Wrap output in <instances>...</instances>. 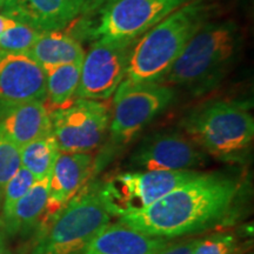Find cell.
Segmentation results:
<instances>
[{"label":"cell","mask_w":254,"mask_h":254,"mask_svg":"<svg viewBox=\"0 0 254 254\" xmlns=\"http://www.w3.org/2000/svg\"><path fill=\"white\" fill-rule=\"evenodd\" d=\"M27 53L44 69L66 64L82 63L85 57L80 40L67 30L43 32Z\"/></svg>","instance_id":"ac0fdd59"},{"label":"cell","mask_w":254,"mask_h":254,"mask_svg":"<svg viewBox=\"0 0 254 254\" xmlns=\"http://www.w3.org/2000/svg\"><path fill=\"white\" fill-rule=\"evenodd\" d=\"M190 0H114L97 17L69 25L78 40H136Z\"/></svg>","instance_id":"8992f818"},{"label":"cell","mask_w":254,"mask_h":254,"mask_svg":"<svg viewBox=\"0 0 254 254\" xmlns=\"http://www.w3.org/2000/svg\"><path fill=\"white\" fill-rule=\"evenodd\" d=\"M2 2H4V0H0V7H1V5H2Z\"/></svg>","instance_id":"4dcf8cb0"},{"label":"cell","mask_w":254,"mask_h":254,"mask_svg":"<svg viewBox=\"0 0 254 254\" xmlns=\"http://www.w3.org/2000/svg\"><path fill=\"white\" fill-rule=\"evenodd\" d=\"M111 218L98 184H87L50 226L39 232L31 254H81Z\"/></svg>","instance_id":"5b68a950"},{"label":"cell","mask_w":254,"mask_h":254,"mask_svg":"<svg viewBox=\"0 0 254 254\" xmlns=\"http://www.w3.org/2000/svg\"><path fill=\"white\" fill-rule=\"evenodd\" d=\"M239 190L237 178L200 172L147 208L120 217L119 222L148 236L173 240L221 222L231 212Z\"/></svg>","instance_id":"6da1fadb"},{"label":"cell","mask_w":254,"mask_h":254,"mask_svg":"<svg viewBox=\"0 0 254 254\" xmlns=\"http://www.w3.org/2000/svg\"><path fill=\"white\" fill-rule=\"evenodd\" d=\"M45 100V69L28 53L0 51V104Z\"/></svg>","instance_id":"4fadbf2b"},{"label":"cell","mask_w":254,"mask_h":254,"mask_svg":"<svg viewBox=\"0 0 254 254\" xmlns=\"http://www.w3.org/2000/svg\"><path fill=\"white\" fill-rule=\"evenodd\" d=\"M52 134L60 152L93 153L109 133L111 110L104 101L74 98L50 111Z\"/></svg>","instance_id":"9c48e42d"},{"label":"cell","mask_w":254,"mask_h":254,"mask_svg":"<svg viewBox=\"0 0 254 254\" xmlns=\"http://www.w3.org/2000/svg\"><path fill=\"white\" fill-rule=\"evenodd\" d=\"M182 126L206 154L224 163L244 161L253 144V116L236 101L214 100L201 105L185 117Z\"/></svg>","instance_id":"277c9868"},{"label":"cell","mask_w":254,"mask_h":254,"mask_svg":"<svg viewBox=\"0 0 254 254\" xmlns=\"http://www.w3.org/2000/svg\"><path fill=\"white\" fill-rule=\"evenodd\" d=\"M95 166L97 160L93 153L60 152L50 176L49 198L38 231L49 227L65 206L87 185Z\"/></svg>","instance_id":"7c38bea8"},{"label":"cell","mask_w":254,"mask_h":254,"mask_svg":"<svg viewBox=\"0 0 254 254\" xmlns=\"http://www.w3.org/2000/svg\"><path fill=\"white\" fill-rule=\"evenodd\" d=\"M0 230H1V201H0Z\"/></svg>","instance_id":"f1b7e54d"},{"label":"cell","mask_w":254,"mask_h":254,"mask_svg":"<svg viewBox=\"0 0 254 254\" xmlns=\"http://www.w3.org/2000/svg\"><path fill=\"white\" fill-rule=\"evenodd\" d=\"M36 178L26 168L20 167L17 173L6 184L1 196V218L9 213L12 207L17 204L36 183Z\"/></svg>","instance_id":"7402d4cb"},{"label":"cell","mask_w":254,"mask_h":254,"mask_svg":"<svg viewBox=\"0 0 254 254\" xmlns=\"http://www.w3.org/2000/svg\"><path fill=\"white\" fill-rule=\"evenodd\" d=\"M39 36L40 32L15 21L13 26L0 36V51L27 53Z\"/></svg>","instance_id":"44dd1931"},{"label":"cell","mask_w":254,"mask_h":254,"mask_svg":"<svg viewBox=\"0 0 254 254\" xmlns=\"http://www.w3.org/2000/svg\"><path fill=\"white\" fill-rule=\"evenodd\" d=\"M241 47L239 25L232 20H209L189 41L163 82L193 95L208 93L227 77L239 60Z\"/></svg>","instance_id":"7a4b0ae2"},{"label":"cell","mask_w":254,"mask_h":254,"mask_svg":"<svg viewBox=\"0 0 254 254\" xmlns=\"http://www.w3.org/2000/svg\"><path fill=\"white\" fill-rule=\"evenodd\" d=\"M81 63L66 64L45 68L46 100L49 111L59 109L71 103L77 94L80 80Z\"/></svg>","instance_id":"d6986e66"},{"label":"cell","mask_w":254,"mask_h":254,"mask_svg":"<svg viewBox=\"0 0 254 254\" xmlns=\"http://www.w3.org/2000/svg\"><path fill=\"white\" fill-rule=\"evenodd\" d=\"M60 150L52 132L20 147L21 167L26 168L36 180L50 177Z\"/></svg>","instance_id":"ffe728a7"},{"label":"cell","mask_w":254,"mask_h":254,"mask_svg":"<svg viewBox=\"0 0 254 254\" xmlns=\"http://www.w3.org/2000/svg\"><path fill=\"white\" fill-rule=\"evenodd\" d=\"M4 15L40 33L66 30L80 14L77 0H4Z\"/></svg>","instance_id":"5bb4252c"},{"label":"cell","mask_w":254,"mask_h":254,"mask_svg":"<svg viewBox=\"0 0 254 254\" xmlns=\"http://www.w3.org/2000/svg\"><path fill=\"white\" fill-rule=\"evenodd\" d=\"M212 0H190L139 38L133 47L126 78L163 82L189 41L211 20Z\"/></svg>","instance_id":"3957f363"},{"label":"cell","mask_w":254,"mask_h":254,"mask_svg":"<svg viewBox=\"0 0 254 254\" xmlns=\"http://www.w3.org/2000/svg\"><path fill=\"white\" fill-rule=\"evenodd\" d=\"M136 40H94L82 59L75 98L99 101L112 98L126 78L129 58Z\"/></svg>","instance_id":"30bf717a"},{"label":"cell","mask_w":254,"mask_h":254,"mask_svg":"<svg viewBox=\"0 0 254 254\" xmlns=\"http://www.w3.org/2000/svg\"><path fill=\"white\" fill-rule=\"evenodd\" d=\"M50 177L37 180L30 190L1 218V231L8 237H26L39 226L49 198Z\"/></svg>","instance_id":"e0dca14e"},{"label":"cell","mask_w":254,"mask_h":254,"mask_svg":"<svg viewBox=\"0 0 254 254\" xmlns=\"http://www.w3.org/2000/svg\"><path fill=\"white\" fill-rule=\"evenodd\" d=\"M21 167L20 147L0 138V201L2 192L11 178Z\"/></svg>","instance_id":"cb8c5ba5"},{"label":"cell","mask_w":254,"mask_h":254,"mask_svg":"<svg viewBox=\"0 0 254 254\" xmlns=\"http://www.w3.org/2000/svg\"><path fill=\"white\" fill-rule=\"evenodd\" d=\"M0 254H12L11 250L6 244L4 233H2L1 230H0Z\"/></svg>","instance_id":"83f0119b"},{"label":"cell","mask_w":254,"mask_h":254,"mask_svg":"<svg viewBox=\"0 0 254 254\" xmlns=\"http://www.w3.org/2000/svg\"><path fill=\"white\" fill-rule=\"evenodd\" d=\"M171 243V239L148 236L118 221L103 228L81 254H155Z\"/></svg>","instance_id":"2e32d148"},{"label":"cell","mask_w":254,"mask_h":254,"mask_svg":"<svg viewBox=\"0 0 254 254\" xmlns=\"http://www.w3.org/2000/svg\"><path fill=\"white\" fill-rule=\"evenodd\" d=\"M14 24H15L14 20L7 18L4 14H0V36H1L6 30H8L9 27L13 26Z\"/></svg>","instance_id":"4316f807"},{"label":"cell","mask_w":254,"mask_h":254,"mask_svg":"<svg viewBox=\"0 0 254 254\" xmlns=\"http://www.w3.org/2000/svg\"><path fill=\"white\" fill-rule=\"evenodd\" d=\"M77 2L79 4V6H80V8H81V5H82V2H84V0H77Z\"/></svg>","instance_id":"f546056e"},{"label":"cell","mask_w":254,"mask_h":254,"mask_svg":"<svg viewBox=\"0 0 254 254\" xmlns=\"http://www.w3.org/2000/svg\"><path fill=\"white\" fill-rule=\"evenodd\" d=\"M240 251L238 237L228 232L198 239L192 254H240Z\"/></svg>","instance_id":"603a6c76"},{"label":"cell","mask_w":254,"mask_h":254,"mask_svg":"<svg viewBox=\"0 0 254 254\" xmlns=\"http://www.w3.org/2000/svg\"><path fill=\"white\" fill-rule=\"evenodd\" d=\"M207 154L185 133L158 132L140 142L129 158L135 171H192Z\"/></svg>","instance_id":"8fae6325"},{"label":"cell","mask_w":254,"mask_h":254,"mask_svg":"<svg viewBox=\"0 0 254 254\" xmlns=\"http://www.w3.org/2000/svg\"><path fill=\"white\" fill-rule=\"evenodd\" d=\"M114 0H84L80 8V14L79 18L91 20L97 17L101 9H104L107 5L113 2Z\"/></svg>","instance_id":"d4e9b609"},{"label":"cell","mask_w":254,"mask_h":254,"mask_svg":"<svg viewBox=\"0 0 254 254\" xmlns=\"http://www.w3.org/2000/svg\"><path fill=\"white\" fill-rule=\"evenodd\" d=\"M176 92L165 82L124 79L113 94L110 139L116 146L129 144L173 103Z\"/></svg>","instance_id":"52a82bcc"},{"label":"cell","mask_w":254,"mask_h":254,"mask_svg":"<svg viewBox=\"0 0 254 254\" xmlns=\"http://www.w3.org/2000/svg\"><path fill=\"white\" fill-rule=\"evenodd\" d=\"M198 239H190L180 243H171L155 254H192Z\"/></svg>","instance_id":"484cf974"},{"label":"cell","mask_w":254,"mask_h":254,"mask_svg":"<svg viewBox=\"0 0 254 254\" xmlns=\"http://www.w3.org/2000/svg\"><path fill=\"white\" fill-rule=\"evenodd\" d=\"M52 132L50 111L43 101L0 104V138L21 146Z\"/></svg>","instance_id":"9a60e30c"},{"label":"cell","mask_w":254,"mask_h":254,"mask_svg":"<svg viewBox=\"0 0 254 254\" xmlns=\"http://www.w3.org/2000/svg\"><path fill=\"white\" fill-rule=\"evenodd\" d=\"M199 171H131L114 174L98 184L99 194L111 215L136 213L167 194Z\"/></svg>","instance_id":"ba28073f"}]
</instances>
